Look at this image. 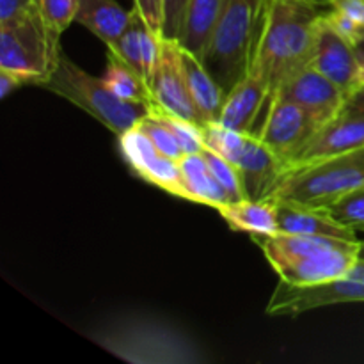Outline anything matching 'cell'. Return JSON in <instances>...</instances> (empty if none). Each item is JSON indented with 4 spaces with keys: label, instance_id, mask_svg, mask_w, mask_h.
<instances>
[{
    "label": "cell",
    "instance_id": "cell-1",
    "mask_svg": "<svg viewBox=\"0 0 364 364\" xmlns=\"http://www.w3.org/2000/svg\"><path fill=\"white\" fill-rule=\"evenodd\" d=\"M326 11V0L265 2L249 71L258 73L269 84V102L290 78L311 66Z\"/></svg>",
    "mask_w": 364,
    "mask_h": 364
},
{
    "label": "cell",
    "instance_id": "cell-2",
    "mask_svg": "<svg viewBox=\"0 0 364 364\" xmlns=\"http://www.w3.org/2000/svg\"><path fill=\"white\" fill-rule=\"evenodd\" d=\"M95 341L117 358L144 364L203 363V348L185 329L148 315H124L107 322Z\"/></svg>",
    "mask_w": 364,
    "mask_h": 364
},
{
    "label": "cell",
    "instance_id": "cell-3",
    "mask_svg": "<svg viewBox=\"0 0 364 364\" xmlns=\"http://www.w3.org/2000/svg\"><path fill=\"white\" fill-rule=\"evenodd\" d=\"M267 0H230L217 21L201 60L223 91L249 73Z\"/></svg>",
    "mask_w": 364,
    "mask_h": 364
},
{
    "label": "cell",
    "instance_id": "cell-4",
    "mask_svg": "<svg viewBox=\"0 0 364 364\" xmlns=\"http://www.w3.org/2000/svg\"><path fill=\"white\" fill-rule=\"evenodd\" d=\"M41 87L77 105L117 137L134 128L149 112V105L119 98L107 87L103 78L92 77L64 53L55 71Z\"/></svg>",
    "mask_w": 364,
    "mask_h": 364
},
{
    "label": "cell",
    "instance_id": "cell-5",
    "mask_svg": "<svg viewBox=\"0 0 364 364\" xmlns=\"http://www.w3.org/2000/svg\"><path fill=\"white\" fill-rule=\"evenodd\" d=\"M361 187H364V146L288 169L272 199H288L329 210L334 203Z\"/></svg>",
    "mask_w": 364,
    "mask_h": 364
},
{
    "label": "cell",
    "instance_id": "cell-6",
    "mask_svg": "<svg viewBox=\"0 0 364 364\" xmlns=\"http://www.w3.org/2000/svg\"><path fill=\"white\" fill-rule=\"evenodd\" d=\"M60 55V34L45 23L38 6L0 21V68L4 70L41 85L55 71Z\"/></svg>",
    "mask_w": 364,
    "mask_h": 364
},
{
    "label": "cell",
    "instance_id": "cell-7",
    "mask_svg": "<svg viewBox=\"0 0 364 364\" xmlns=\"http://www.w3.org/2000/svg\"><path fill=\"white\" fill-rule=\"evenodd\" d=\"M320 130V124L291 100L276 96L267 103L252 135L265 142L290 169Z\"/></svg>",
    "mask_w": 364,
    "mask_h": 364
},
{
    "label": "cell",
    "instance_id": "cell-8",
    "mask_svg": "<svg viewBox=\"0 0 364 364\" xmlns=\"http://www.w3.org/2000/svg\"><path fill=\"white\" fill-rule=\"evenodd\" d=\"M347 302H364L363 281L345 276L315 284H290L281 279L267 304V315L295 316Z\"/></svg>",
    "mask_w": 364,
    "mask_h": 364
},
{
    "label": "cell",
    "instance_id": "cell-9",
    "mask_svg": "<svg viewBox=\"0 0 364 364\" xmlns=\"http://www.w3.org/2000/svg\"><path fill=\"white\" fill-rule=\"evenodd\" d=\"M117 139H119V149L124 162L141 180L162 188L171 196L181 199L187 198L183 180H181L180 162L159 151L137 124Z\"/></svg>",
    "mask_w": 364,
    "mask_h": 364
},
{
    "label": "cell",
    "instance_id": "cell-10",
    "mask_svg": "<svg viewBox=\"0 0 364 364\" xmlns=\"http://www.w3.org/2000/svg\"><path fill=\"white\" fill-rule=\"evenodd\" d=\"M151 105L160 107L166 112L192 121L201 127L198 109L191 96L183 63H181V45L178 39L162 38V53L151 82Z\"/></svg>",
    "mask_w": 364,
    "mask_h": 364
},
{
    "label": "cell",
    "instance_id": "cell-11",
    "mask_svg": "<svg viewBox=\"0 0 364 364\" xmlns=\"http://www.w3.org/2000/svg\"><path fill=\"white\" fill-rule=\"evenodd\" d=\"M361 252V240L341 242L334 247L299 258L274 263V270L283 281L290 284H315L345 277L358 262Z\"/></svg>",
    "mask_w": 364,
    "mask_h": 364
},
{
    "label": "cell",
    "instance_id": "cell-12",
    "mask_svg": "<svg viewBox=\"0 0 364 364\" xmlns=\"http://www.w3.org/2000/svg\"><path fill=\"white\" fill-rule=\"evenodd\" d=\"M276 96H283L301 105L320 128L340 116L347 103V95L313 66L290 78Z\"/></svg>",
    "mask_w": 364,
    "mask_h": 364
},
{
    "label": "cell",
    "instance_id": "cell-13",
    "mask_svg": "<svg viewBox=\"0 0 364 364\" xmlns=\"http://www.w3.org/2000/svg\"><path fill=\"white\" fill-rule=\"evenodd\" d=\"M311 66L333 80L347 95V100L358 91L361 59L355 46L338 34L326 20H322Z\"/></svg>",
    "mask_w": 364,
    "mask_h": 364
},
{
    "label": "cell",
    "instance_id": "cell-14",
    "mask_svg": "<svg viewBox=\"0 0 364 364\" xmlns=\"http://www.w3.org/2000/svg\"><path fill=\"white\" fill-rule=\"evenodd\" d=\"M364 146V109H343L338 117L323 124L308 148L301 153L297 162L290 167L304 166L316 160L329 159L340 153Z\"/></svg>",
    "mask_w": 364,
    "mask_h": 364
},
{
    "label": "cell",
    "instance_id": "cell-15",
    "mask_svg": "<svg viewBox=\"0 0 364 364\" xmlns=\"http://www.w3.org/2000/svg\"><path fill=\"white\" fill-rule=\"evenodd\" d=\"M247 199H269L287 174L288 166L256 135L249 134L244 153L237 162Z\"/></svg>",
    "mask_w": 364,
    "mask_h": 364
},
{
    "label": "cell",
    "instance_id": "cell-16",
    "mask_svg": "<svg viewBox=\"0 0 364 364\" xmlns=\"http://www.w3.org/2000/svg\"><path fill=\"white\" fill-rule=\"evenodd\" d=\"M276 203L279 233L336 238V240L348 242L358 240L355 231L340 223L329 210L288 201V199H276Z\"/></svg>",
    "mask_w": 364,
    "mask_h": 364
},
{
    "label": "cell",
    "instance_id": "cell-17",
    "mask_svg": "<svg viewBox=\"0 0 364 364\" xmlns=\"http://www.w3.org/2000/svg\"><path fill=\"white\" fill-rule=\"evenodd\" d=\"M269 102V84L255 71H249L226 95L219 123L233 130L252 134Z\"/></svg>",
    "mask_w": 364,
    "mask_h": 364
},
{
    "label": "cell",
    "instance_id": "cell-18",
    "mask_svg": "<svg viewBox=\"0 0 364 364\" xmlns=\"http://www.w3.org/2000/svg\"><path fill=\"white\" fill-rule=\"evenodd\" d=\"M181 63H183L191 96L194 100L196 109H198L199 119H201V127L219 121L226 92L217 84L215 78L210 75L203 60L192 52L185 50L183 46H181Z\"/></svg>",
    "mask_w": 364,
    "mask_h": 364
},
{
    "label": "cell",
    "instance_id": "cell-19",
    "mask_svg": "<svg viewBox=\"0 0 364 364\" xmlns=\"http://www.w3.org/2000/svg\"><path fill=\"white\" fill-rule=\"evenodd\" d=\"M220 217L235 231H244L252 238H265L279 233L276 199H242L231 201L219 210Z\"/></svg>",
    "mask_w": 364,
    "mask_h": 364
},
{
    "label": "cell",
    "instance_id": "cell-20",
    "mask_svg": "<svg viewBox=\"0 0 364 364\" xmlns=\"http://www.w3.org/2000/svg\"><path fill=\"white\" fill-rule=\"evenodd\" d=\"M228 2L230 0H188L178 43L201 59Z\"/></svg>",
    "mask_w": 364,
    "mask_h": 364
},
{
    "label": "cell",
    "instance_id": "cell-21",
    "mask_svg": "<svg viewBox=\"0 0 364 364\" xmlns=\"http://www.w3.org/2000/svg\"><path fill=\"white\" fill-rule=\"evenodd\" d=\"M180 169L187 201L199 203V205H206L215 210H220L228 203H231L226 191L220 187L217 178L210 171L203 153L185 155L180 160Z\"/></svg>",
    "mask_w": 364,
    "mask_h": 364
},
{
    "label": "cell",
    "instance_id": "cell-22",
    "mask_svg": "<svg viewBox=\"0 0 364 364\" xmlns=\"http://www.w3.org/2000/svg\"><path fill=\"white\" fill-rule=\"evenodd\" d=\"M130 18L132 11L121 7L116 0H80L75 21L109 46L123 34Z\"/></svg>",
    "mask_w": 364,
    "mask_h": 364
},
{
    "label": "cell",
    "instance_id": "cell-23",
    "mask_svg": "<svg viewBox=\"0 0 364 364\" xmlns=\"http://www.w3.org/2000/svg\"><path fill=\"white\" fill-rule=\"evenodd\" d=\"M103 80L114 95L127 100V102L146 103V105L153 103L149 85L128 64H124L119 57L114 55L109 50H107V70L103 75Z\"/></svg>",
    "mask_w": 364,
    "mask_h": 364
},
{
    "label": "cell",
    "instance_id": "cell-24",
    "mask_svg": "<svg viewBox=\"0 0 364 364\" xmlns=\"http://www.w3.org/2000/svg\"><path fill=\"white\" fill-rule=\"evenodd\" d=\"M146 23L141 18V14L137 13V9H132V18L128 27L124 28L123 34L112 43V45L107 46L109 52H112L114 55L119 57L124 64L132 68L142 80L146 82L144 77V66H142V31H144ZM148 84V82H146Z\"/></svg>",
    "mask_w": 364,
    "mask_h": 364
},
{
    "label": "cell",
    "instance_id": "cell-25",
    "mask_svg": "<svg viewBox=\"0 0 364 364\" xmlns=\"http://www.w3.org/2000/svg\"><path fill=\"white\" fill-rule=\"evenodd\" d=\"M201 135L205 148L212 149L213 153L224 156V159L230 160V162L233 164H237L238 160H240L249 139V134L224 127L219 121L203 124Z\"/></svg>",
    "mask_w": 364,
    "mask_h": 364
},
{
    "label": "cell",
    "instance_id": "cell-26",
    "mask_svg": "<svg viewBox=\"0 0 364 364\" xmlns=\"http://www.w3.org/2000/svg\"><path fill=\"white\" fill-rule=\"evenodd\" d=\"M149 114L155 116L176 137L185 155H194V153L203 151L205 144H203L201 127L199 124L183 119V117L174 116L171 112H166V110H162L156 105H149Z\"/></svg>",
    "mask_w": 364,
    "mask_h": 364
},
{
    "label": "cell",
    "instance_id": "cell-27",
    "mask_svg": "<svg viewBox=\"0 0 364 364\" xmlns=\"http://www.w3.org/2000/svg\"><path fill=\"white\" fill-rule=\"evenodd\" d=\"M203 156H205L206 164H208L210 171L213 173V176L217 178V181L220 183V187L226 191L230 201H242L245 198L244 192V183H242L240 171H238L237 164L230 162L224 156L217 155L212 149L203 148Z\"/></svg>",
    "mask_w": 364,
    "mask_h": 364
},
{
    "label": "cell",
    "instance_id": "cell-28",
    "mask_svg": "<svg viewBox=\"0 0 364 364\" xmlns=\"http://www.w3.org/2000/svg\"><path fill=\"white\" fill-rule=\"evenodd\" d=\"M80 0H36L39 14L45 23L55 32L63 34L71 21H75Z\"/></svg>",
    "mask_w": 364,
    "mask_h": 364
},
{
    "label": "cell",
    "instance_id": "cell-29",
    "mask_svg": "<svg viewBox=\"0 0 364 364\" xmlns=\"http://www.w3.org/2000/svg\"><path fill=\"white\" fill-rule=\"evenodd\" d=\"M137 127L148 135L149 141H151L153 144L156 146V149L162 151L166 156H169V159L173 160H178V162L185 156L183 149H181L180 142L176 141V137H174V135L171 134V132L167 130V128L164 127L155 116H151V114L148 112L141 121H139Z\"/></svg>",
    "mask_w": 364,
    "mask_h": 364
},
{
    "label": "cell",
    "instance_id": "cell-30",
    "mask_svg": "<svg viewBox=\"0 0 364 364\" xmlns=\"http://www.w3.org/2000/svg\"><path fill=\"white\" fill-rule=\"evenodd\" d=\"M329 212L345 226L364 233V187L350 192L340 201L334 203Z\"/></svg>",
    "mask_w": 364,
    "mask_h": 364
},
{
    "label": "cell",
    "instance_id": "cell-31",
    "mask_svg": "<svg viewBox=\"0 0 364 364\" xmlns=\"http://www.w3.org/2000/svg\"><path fill=\"white\" fill-rule=\"evenodd\" d=\"M187 4L188 0H166V16H164L162 28L164 38H180V32L185 20V11H187Z\"/></svg>",
    "mask_w": 364,
    "mask_h": 364
},
{
    "label": "cell",
    "instance_id": "cell-32",
    "mask_svg": "<svg viewBox=\"0 0 364 364\" xmlns=\"http://www.w3.org/2000/svg\"><path fill=\"white\" fill-rule=\"evenodd\" d=\"M134 7L141 14L149 31L162 34L164 16H166V0H135Z\"/></svg>",
    "mask_w": 364,
    "mask_h": 364
},
{
    "label": "cell",
    "instance_id": "cell-33",
    "mask_svg": "<svg viewBox=\"0 0 364 364\" xmlns=\"http://www.w3.org/2000/svg\"><path fill=\"white\" fill-rule=\"evenodd\" d=\"M326 4L354 21L364 36V0H326Z\"/></svg>",
    "mask_w": 364,
    "mask_h": 364
},
{
    "label": "cell",
    "instance_id": "cell-34",
    "mask_svg": "<svg viewBox=\"0 0 364 364\" xmlns=\"http://www.w3.org/2000/svg\"><path fill=\"white\" fill-rule=\"evenodd\" d=\"M27 84H31L27 77L0 68V96H2V98H7V96H9L14 89L21 87V85H27Z\"/></svg>",
    "mask_w": 364,
    "mask_h": 364
},
{
    "label": "cell",
    "instance_id": "cell-35",
    "mask_svg": "<svg viewBox=\"0 0 364 364\" xmlns=\"http://www.w3.org/2000/svg\"><path fill=\"white\" fill-rule=\"evenodd\" d=\"M36 6V0H0V21H7Z\"/></svg>",
    "mask_w": 364,
    "mask_h": 364
},
{
    "label": "cell",
    "instance_id": "cell-36",
    "mask_svg": "<svg viewBox=\"0 0 364 364\" xmlns=\"http://www.w3.org/2000/svg\"><path fill=\"white\" fill-rule=\"evenodd\" d=\"M345 109H364V87L355 91L345 103Z\"/></svg>",
    "mask_w": 364,
    "mask_h": 364
},
{
    "label": "cell",
    "instance_id": "cell-37",
    "mask_svg": "<svg viewBox=\"0 0 364 364\" xmlns=\"http://www.w3.org/2000/svg\"><path fill=\"white\" fill-rule=\"evenodd\" d=\"M347 276L352 277V279L363 281V283H364V258H361V256H359L358 262H355L354 267H352V269L348 270Z\"/></svg>",
    "mask_w": 364,
    "mask_h": 364
},
{
    "label": "cell",
    "instance_id": "cell-38",
    "mask_svg": "<svg viewBox=\"0 0 364 364\" xmlns=\"http://www.w3.org/2000/svg\"><path fill=\"white\" fill-rule=\"evenodd\" d=\"M355 52H358L359 59L364 60V36H363V39H361V41H359L358 45H355Z\"/></svg>",
    "mask_w": 364,
    "mask_h": 364
},
{
    "label": "cell",
    "instance_id": "cell-39",
    "mask_svg": "<svg viewBox=\"0 0 364 364\" xmlns=\"http://www.w3.org/2000/svg\"><path fill=\"white\" fill-rule=\"evenodd\" d=\"M364 87V60H361V68H359V87H358V91L359 89H363Z\"/></svg>",
    "mask_w": 364,
    "mask_h": 364
},
{
    "label": "cell",
    "instance_id": "cell-40",
    "mask_svg": "<svg viewBox=\"0 0 364 364\" xmlns=\"http://www.w3.org/2000/svg\"><path fill=\"white\" fill-rule=\"evenodd\" d=\"M359 256L364 258V242H361V252H359Z\"/></svg>",
    "mask_w": 364,
    "mask_h": 364
}]
</instances>
